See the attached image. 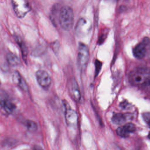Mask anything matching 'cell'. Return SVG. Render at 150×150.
I'll return each mask as SVG.
<instances>
[{"label": "cell", "instance_id": "cell-1", "mask_svg": "<svg viewBox=\"0 0 150 150\" xmlns=\"http://www.w3.org/2000/svg\"><path fill=\"white\" fill-rule=\"evenodd\" d=\"M129 79L133 85L143 87L150 81V69L145 67L136 68L129 73Z\"/></svg>", "mask_w": 150, "mask_h": 150}, {"label": "cell", "instance_id": "cell-2", "mask_svg": "<svg viewBox=\"0 0 150 150\" xmlns=\"http://www.w3.org/2000/svg\"><path fill=\"white\" fill-rule=\"evenodd\" d=\"M59 20L61 26L64 30L68 31L71 30L74 21V15L72 8L68 6L62 7Z\"/></svg>", "mask_w": 150, "mask_h": 150}, {"label": "cell", "instance_id": "cell-3", "mask_svg": "<svg viewBox=\"0 0 150 150\" xmlns=\"http://www.w3.org/2000/svg\"><path fill=\"white\" fill-rule=\"evenodd\" d=\"M90 59L88 47L83 43H80L78 50L77 62L79 67L82 70L86 69Z\"/></svg>", "mask_w": 150, "mask_h": 150}, {"label": "cell", "instance_id": "cell-4", "mask_svg": "<svg viewBox=\"0 0 150 150\" xmlns=\"http://www.w3.org/2000/svg\"><path fill=\"white\" fill-rule=\"evenodd\" d=\"M36 77L38 83L42 88L47 90L50 87L52 80L47 71L42 69L38 70L36 73Z\"/></svg>", "mask_w": 150, "mask_h": 150}, {"label": "cell", "instance_id": "cell-5", "mask_svg": "<svg viewBox=\"0 0 150 150\" xmlns=\"http://www.w3.org/2000/svg\"><path fill=\"white\" fill-rule=\"evenodd\" d=\"M65 109V118L68 125L75 126L77 121V114L76 111L70 108L69 104L66 100L63 102Z\"/></svg>", "mask_w": 150, "mask_h": 150}, {"label": "cell", "instance_id": "cell-6", "mask_svg": "<svg viewBox=\"0 0 150 150\" xmlns=\"http://www.w3.org/2000/svg\"><path fill=\"white\" fill-rule=\"evenodd\" d=\"M68 88L72 98L76 102H80L82 100V95L78 84L75 79H72L69 81Z\"/></svg>", "mask_w": 150, "mask_h": 150}, {"label": "cell", "instance_id": "cell-7", "mask_svg": "<svg viewBox=\"0 0 150 150\" xmlns=\"http://www.w3.org/2000/svg\"><path fill=\"white\" fill-rule=\"evenodd\" d=\"M150 39L148 38H144L142 43L138 44L133 50L134 56L137 59L144 58L147 54L146 46L150 42Z\"/></svg>", "mask_w": 150, "mask_h": 150}, {"label": "cell", "instance_id": "cell-8", "mask_svg": "<svg viewBox=\"0 0 150 150\" xmlns=\"http://www.w3.org/2000/svg\"><path fill=\"white\" fill-rule=\"evenodd\" d=\"M12 80L13 83L17 85L20 89L24 91L27 92L29 90L28 85L24 79L20 74L18 71H16L13 73L12 75Z\"/></svg>", "mask_w": 150, "mask_h": 150}, {"label": "cell", "instance_id": "cell-9", "mask_svg": "<svg viewBox=\"0 0 150 150\" xmlns=\"http://www.w3.org/2000/svg\"><path fill=\"white\" fill-rule=\"evenodd\" d=\"M15 39L17 44L18 45L20 50H21L23 60L25 63H27V58H28V49H27L25 43L24 42L22 38L18 36H15Z\"/></svg>", "mask_w": 150, "mask_h": 150}, {"label": "cell", "instance_id": "cell-10", "mask_svg": "<svg viewBox=\"0 0 150 150\" xmlns=\"http://www.w3.org/2000/svg\"><path fill=\"white\" fill-rule=\"evenodd\" d=\"M0 106L4 111L8 114H11L16 109V106L12 102L8 100H0Z\"/></svg>", "mask_w": 150, "mask_h": 150}, {"label": "cell", "instance_id": "cell-11", "mask_svg": "<svg viewBox=\"0 0 150 150\" xmlns=\"http://www.w3.org/2000/svg\"><path fill=\"white\" fill-rule=\"evenodd\" d=\"M6 59L8 63L12 67H17L20 64L19 58L13 53L9 52L7 54Z\"/></svg>", "mask_w": 150, "mask_h": 150}, {"label": "cell", "instance_id": "cell-12", "mask_svg": "<svg viewBox=\"0 0 150 150\" xmlns=\"http://www.w3.org/2000/svg\"><path fill=\"white\" fill-rule=\"evenodd\" d=\"M127 120V116L122 113H116L113 115L112 118V122L116 125H121L124 123Z\"/></svg>", "mask_w": 150, "mask_h": 150}, {"label": "cell", "instance_id": "cell-13", "mask_svg": "<svg viewBox=\"0 0 150 150\" xmlns=\"http://www.w3.org/2000/svg\"><path fill=\"white\" fill-rule=\"evenodd\" d=\"M61 8H60L59 4L54 5L53 8L52 14H51V19L52 21L54 22V23H55L56 19L58 18V17L59 19V16Z\"/></svg>", "mask_w": 150, "mask_h": 150}, {"label": "cell", "instance_id": "cell-14", "mask_svg": "<svg viewBox=\"0 0 150 150\" xmlns=\"http://www.w3.org/2000/svg\"><path fill=\"white\" fill-rule=\"evenodd\" d=\"M25 126L26 128L31 132H34L38 129V125L33 121L30 120L26 121L25 122Z\"/></svg>", "mask_w": 150, "mask_h": 150}, {"label": "cell", "instance_id": "cell-15", "mask_svg": "<svg viewBox=\"0 0 150 150\" xmlns=\"http://www.w3.org/2000/svg\"><path fill=\"white\" fill-rule=\"evenodd\" d=\"M116 133L120 137L126 138L129 137V133L126 130L124 127H120L116 129Z\"/></svg>", "mask_w": 150, "mask_h": 150}, {"label": "cell", "instance_id": "cell-16", "mask_svg": "<svg viewBox=\"0 0 150 150\" xmlns=\"http://www.w3.org/2000/svg\"><path fill=\"white\" fill-rule=\"evenodd\" d=\"M124 128L128 133H133L136 130V127L132 123H128L124 126Z\"/></svg>", "mask_w": 150, "mask_h": 150}, {"label": "cell", "instance_id": "cell-17", "mask_svg": "<svg viewBox=\"0 0 150 150\" xmlns=\"http://www.w3.org/2000/svg\"><path fill=\"white\" fill-rule=\"evenodd\" d=\"M102 63L98 60H96L95 62V76H97L99 74L102 67Z\"/></svg>", "mask_w": 150, "mask_h": 150}, {"label": "cell", "instance_id": "cell-18", "mask_svg": "<svg viewBox=\"0 0 150 150\" xmlns=\"http://www.w3.org/2000/svg\"><path fill=\"white\" fill-rule=\"evenodd\" d=\"M107 33H105V31L102 33L99 39V44H101L104 42V40H105V39Z\"/></svg>", "mask_w": 150, "mask_h": 150}, {"label": "cell", "instance_id": "cell-19", "mask_svg": "<svg viewBox=\"0 0 150 150\" xmlns=\"http://www.w3.org/2000/svg\"><path fill=\"white\" fill-rule=\"evenodd\" d=\"M145 89V91L150 94V81L143 86Z\"/></svg>", "mask_w": 150, "mask_h": 150}, {"label": "cell", "instance_id": "cell-20", "mask_svg": "<svg viewBox=\"0 0 150 150\" xmlns=\"http://www.w3.org/2000/svg\"><path fill=\"white\" fill-rule=\"evenodd\" d=\"M33 150H44V149L39 145H36L33 146Z\"/></svg>", "mask_w": 150, "mask_h": 150}, {"label": "cell", "instance_id": "cell-21", "mask_svg": "<svg viewBox=\"0 0 150 150\" xmlns=\"http://www.w3.org/2000/svg\"><path fill=\"white\" fill-rule=\"evenodd\" d=\"M149 139H150V132H149Z\"/></svg>", "mask_w": 150, "mask_h": 150}, {"label": "cell", "instance_id": "cell-22", "mask_svg": "<svg viewBox=\"0 0 150 150\" xmlns=\"http://www.w3.org/2000/svg\"><path fill=\"white\" fill-rule=\"evenodd\" d=\"M149 126L150 127V121L149 122Z\"/></svg>", "mask_w": 150, "mask_h": 150}, {"label": "cell", "instance_id": "cell-23", "mask_svg": "<svg viewBox=\"0 0 150 150\" xmlns=\"http://www.w3.org/2000/svg\"><path fill=\"white\" fill-rule=\"evenodd\" d=\"M1 81H0V85H1Z\"/></svg>", "mask_w": 150, "mask_h": 150}, {"label": "cell", "instance_id": "cell-24", "mask_svg": "<svg viewBox=\"0 0 150 150\" xmlns=\"http://www.w3.org/2000/svg\"><path fill=\"white\" fill-rule=\"evenodd\" d=\"M149 55H150V54H149Z\"/></svg>", "mask_w": 150, "mask_h": 150}]
</instances>
